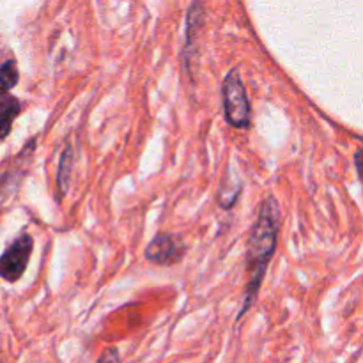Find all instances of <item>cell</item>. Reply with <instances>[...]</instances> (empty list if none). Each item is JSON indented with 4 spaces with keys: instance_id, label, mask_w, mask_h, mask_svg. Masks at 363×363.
<instances>
[{
    "instance_id": "obj_3",
    "label": "cell",
    "mask_w": 363,
    "mask_h": 363,
    "mask_svg": "<svg viewBox=\"0 0 363 363\" xmlns=\"http://www.w3.org/2000/svg\"><path fill=\"white\" fill-rule=\"evenodd\" d=\"M34 252V238L28 233H21L0 255V279L14 284L23 277Z\"/></svg>"
},
{
    "instance_id": "obj_8",
    "label": "cell",
    "mask_w": 363,
    "mask_h": 363,
    "mask_svg": "<svg viewBox=\"0 0 363 363\" xmlns=\"http://www.w3.org/2000/svg\"><path fill=\"white\" fill-rule=\"evenodd\" d=\"M241 190H243V184H241L240 181H236V177L230 179V176L227 174V176L223 177L222 184H220L218 204L222 206L223 209H230L238 202V197H240Z\"/></svg>"
},
{
    "instance_id": "obj_7",
    "label": "cell",
    "mask_w": 363,
    "mask_h": 363,
    "mask_svg": "<svg viewBox=\"0 0 363 363\" xmlns=\"http://www.w3.org/2000/svg\"><path fill=\"white\" fill-rule=\"evenodd\" d=\"M71 169H73V147H71V144H66L62 155H60L59 172H57V190H55L57 202L62 201L64 195L67 194V188H69Z\"/></svg>"
},
{
    "instance_id": "obj_6",
    "label": "cell",
    "mask_w": 363,
    "mask_h": 363,
    "mask_svg": "<svg viewBox=\"0 0 363 363\" xmlns=\"http://www.w3.org/2000/svg\"><path fill=\"white\" fill-rule=\"evenodd\" d=\"M21 108H23V105H21L20 99L0 87V142L9 137L14 121L21 113Z\"/></svg>"
},
{
    "instance_id": "obj_4",
    "label": "cell",
    "mask_w": 363,
    "mask_h": 363,
    "mask_svg": "<svg viewBox=\"0 0 363 363\" xmlns=\"http://www.w3.org/2000/svg\"><path fill=\"white\" fill-rule=\"evenodd\" d=\"M186 250V243H184L179 234L158 233L152 238L151 243L145 247L144 255L151 264L170 268V266H176L183 261Z\"/></svg>"
},
{
    "instance_id": "obj_5",
    "label": "cell",
    "mask_w": 363,
    "mask_h": 363,
    "mask_svg": "<svg viewBox=\"0 0 363 363\" xmlns=\"http://www.w3.org/2000/svg\"><path fill=\"white\" fill-rule=\"evenodd\" d=\"M204 25V4L195 2L188 9L186 16V39L183 46V59L186 62V67L191 66L194 59H197V45L199 34Z\"/></svg>"
},
{
    "instance_id": "obj_11",
    "label": "cell",
    "mask_w": 363,
    "mask_h": 363,
    "mask_svg": "<svg viewBox=\"0 0 363 363\" xmlns=\"http://www.w3.org/2000/svg\"><path fill=\"white\" fill-rule=\"evenodd\" d=\"M362 149H358L357 152H354V169H357V172H358V176H360L362 174Z\"/></svg>"
},
{
    "instance_id": "obj_9",
    "label": "cell",
    "mask_w": 363,
    "mask_h": 363,
    "mask_svg": "<svg viewBox=\"0 0 363 363\" xmlns=\"http://www.w3.org/2000/svg\"><path fill=\"white\" fill-rule=\"evenodd\" d=\"M20 82V71H18V64L14 59L4 60L0 66V87L11 92V89Z\"/></svg>"
},
{
    "instance_id": "obj_10",
    "label": "cell",
    "mask_w": 363,
    "mask_h": 363,
    "mask_svg": "<svg viewBox=\"0 0 363 363\" xmlns=\"http://www.w3.org/2000/svg\"><path fill=\"white\" fill-rule=\"evenodd\" d=\"M96 363H121V354L117 347H108V350L103 351Z\"/></svg>"
},
{
    "instance_id": "obj_2",
    "label": "cell",
    "mask_w": 363,
    "mask_h": 363,
    "mask_svg": "<svg viewBox=\"0 0 363 363\" xmlns=\"http://www.w3.org/2000/svg\"><path fill=\"white\" fill-rule=\"evenodd\" d=\"M223 116L236 130H247L252 123V105L248 99L247 87L238 67H233L222 82Z\"/></svg>"
},
{
    "instance_id": "obj_1",
    "label": "cell",
    "mask_w": 363,
    "mask_h": 363,
    "mask_svg": "<svg viewBox=\"0 0 363 363\" xmlns=\"http://www.w3.org/2000/svg\"><path fill=\"white\" fill-rule=\"evenodd\" d=\"M280 230V206L275 197L269 195L268 199L261 202L259 208L257 220H255L254 227L250 230V238H248L247 247V289H245L243 296V307H241L240 314H238L236 321H240L245 314L252 308L255 303L259 291H261V284L264 280L268 266L272 262L273 255L277 250V238H279Z\"/></svg>"
}]
</instances>
